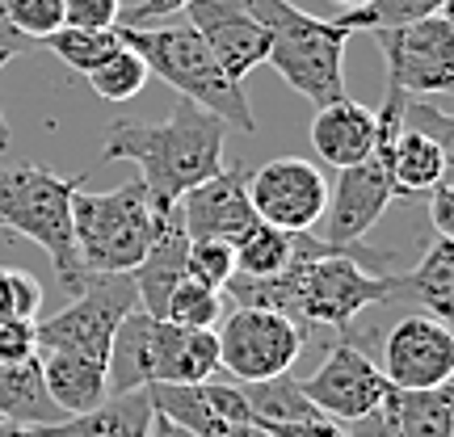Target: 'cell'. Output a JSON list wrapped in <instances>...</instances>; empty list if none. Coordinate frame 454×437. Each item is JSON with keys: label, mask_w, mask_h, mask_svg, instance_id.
Wrapping results in <instances>:
<instances>
[{"label": "cell", "mask_w": 454, "mask_h": 437, "mask_svg": "<svg viewBox=\"0 0 454 437\" xmlns=\"http://www.w3.org/2000/svg\"><path fill=\"white\" fill-rule=\"evenodd\" d=\"M147 400H152V412L177 421L194 437H219L231 425L253 421L240 387H227V383H215V378L211 383H152Z\"/></svg>", "instance_id": "9a60e30c"}, {"label": "cell", "mask_w": 454, "mask_h": 437, "mask_svg": "<svg viewBox=\"0 0 454 437\" xmlns=\"http://www.w3.org/2000/svg\"><path fill=\"white\" fill-rule=\"evenodd\" d=\"M219 337V371H227L236 383H261L286 374L303 354V328L291 316L270 308H236L227 311Z\"/></svg>", "instance_id": "ba28073f"}, {"label": "cell", "mask_w": 454, "mask_h": 437, "mask_svg": "<svg viewBox=\"0 0 454 437\" xmlns=\"http://www.w3.org/2000/svg\"><path fill=\"white\" fill-rule=\"evenodd\" d=\"M135 308H139V294H135L130 274H89L84 291L72 294L64 311L34 320V354L67 349V354L106 357L114 328Z\"/></svg>", "instance_id": "8992f818"}, {"label": "cell", "mask_w": 454, "mask_h": 437, "mask_svg": "<svg viewBox=\"0 0 454 437\" xmlns=\"http://www.w3.org/2000/svg\"><path fill=\"white\" fill-rule=\"evenodd\" d=\"M379 412H383V421L391 425L395 437H454L450 383H442V387H421V391L387 387Z\"/></svg>", "instance_id": "7402d4cb"}, {"label": "cell", "mask_w": 454, "mask_h": 437, "mask_svg": "<svg viewBox=\"0 0 454 437\" xmlns=\"http://www.w3.org/2000/svg\"><path fill=\"white\" fill-rule=\"evenodd\" d=\"M219 311H223V291H215V286L185 274L177 282V291L168 294L160 320H168L177 328H215Z\"/></svg>", "instance_id": "f1b7e54d"}, {"label": "cell", "mask_w": 454, "mask_h": 437, "mask_svg": "<svg viewBox=\"0 0 454 437\" xmlns=\"http://www.w3.org/2000/svg\"><path fill=\"white\" fill-rule=\"evenodd\" d=\"M4 64H9V59L0 55V67ZM4 147H9V122H4V110H0V152H4Z\"/></svg>", "instance_id": "b9f144b4"}, {"label": "cell", "mask_w": 454, "mask_h": 437, "mask_svg": "<svg viewBox=\"0 0 454 437\" xmlns=\"http://www.w3.org/2000/svg\"><path fill=\"white\" fill-rule=\"evenodd\" d=\"M311 147L328 168H349V164L366 160L374 152V110H366L362 101L349 98L316 105Z\"/></svg>", "instance_id": "ac0fdd59"}, {"label": "cell", "mask_w": 454, "mask_h": 437, "mask_svg": "<svg viewBox=\"0 0 454 437\" xmlns=\"http://www.w3.org/2000/svg\"><path fill=\"white\" fill-rule=\"evenodd\" d=\"M404 291L434 316L438 324H450L454 316V240L450 236H434V244L421 253L417 269L404 277Z\"/></svg>", "instance_id": "cb8c5ba5"}, {"label": "cell", "mask_w": 454, "mask_h": 437, "mask_svg": "<svg viewBox=\"0 0 454 437\" xmlns=\"http://www.w3.org/2000/svg\"><path fill=\"white\" fill-rule=\"evenodd\" d=\"M0 13L21 38L43 47L51 34L64 26V0H0Z\"/></svg>", "instance_id": "4dcf8cb0"}, {"label": "cell", "mask_w": 454, "mask_h": 437, "mask_svg": "<svg viewBox=\"0 0 454 437\" xmlns=\"http://www.w3.org/2000/svg\"><path fill=\"white\" fill-rule=\"evenodd\" d=\"M185 257H190V236L177 219V207L168 215L156 219V236L147 244L144 261L130 269V282H135V294H139V308L147 316H164V303L168 294L177 291V282L185 277Z\"/></svg>", "instance_id": "e0dca14e"}, {"label": "cell", "mask_w": 454, "mask_h": 437, "mask_svg": "<svg viewBox=\"0 0 454 437\" xmlns=\"http://www.w3.org/2000/svg\"><path fill=\"white\" fill-rule=\"evenodd\" d=\"M231 253H236V274L240 277H274L282 274L294 257V236L282 231V227L270 223H253L244 236L231 240Z\"/></svg>", "instance_id": "484cf974"}, {"label": "cell", "mask_w": 454, "mask_h": 437, "mask_svg": "<svg viewBox=\"0 0 454 437\" xmlns=\"http://www.w3.org/2000/svg\"><path fill=\"white\" fill-rule=\"evenodd\" d=\"M122 0H64V26L76 30H114L122 17Z\"/></svg>", "instance_id": "d6a6232c"}, {"label": "cell", "mask_w": 454, "mask_h": 437, "mask_svg": "<svg viewBox=\"0 0 454 437\" xmlns=\"http://www.w3.org/2000/svg\"><path fill=\"white\" fill-rule=\"evenodd\" d=\"M395 202V181L391 168L379 156L349 164L337 173V185L328 190V207H325V231H316L328 244H362L371 236V227L387 215V207Z\"/></svg>", "instance_id": "7c38bea8"}, {"label": "cell", "mask_w": 454, "mask_h": 437, "mask_svg": "<svg viewBox=\"0 0 454 437\" xmlns=\"http://www.w3.org/2000/svg\"><path fill=\"white\" fill-rule=\"evenodd\" d=\"M450 0H371V4H357V9H340V26L354 30H395L408 21H421L429 13H446Z\"/></svg>", "instance_id": "83f0119b"}, {"label": "cell", "mask_w": 454, "mask_h": 437, "mask_svg": "<svg viewBox=\"0 0 454 437\" xmlns=\"http://www.w3.org/2000/svg\"><path fill=\"white\" fill-rule=\"evenodd\" d=\"M219 374L215 328H177L168 320L147 324V387L152 383H211Z\"/></svg>", "instance_id": "2e32d148"}, {"label": "cell", "mask_w": 454, "mask_h": 437, "mask_svg": "<svg viewBox=\"0 0 454 437\" xmlns=\"http://www.w3.org/2000/svg\"><path fill=\"white\" fill-rule=\"evenodd\" d=\"M84 185V173L59 177L43 164L0 168V227L34 240L51 261L67 294L84 291V269L72 240V198Z\"/></svg>", "instance_id": "277c9868"}, {"label": "cell", "mask_w": 454, "mask_h": 437, "mask_svg": "<svg viewBox=\"0 0 454 437\" xmlns=\"http://www.w3.org/2000/svg\"><path fill=\"white\" fill-rule=\"evenodd\" d=\"M43 47H47L59 64L72 67V72L89 76L93 67H101L114 51L122 47V38H118V26H114V30H76V26H59Z\"/></svg>", "instance_id": "4316f807"}, {"label": "cell", "mask_w": 454, "mask_h": 437, "mask_svg": "<svg viewBox=\"0 0 454 437\" xmlns=\"http://www.w3.org/2000/svg\"><path fill=\"white\" fill-rule=\"evenodd\" d=\"M38 371H43V387H47L51 404L59 408L64 417L89 412L110 395L106 383V357L89 354H67V349H47L38 354Z\"/></svg>", "instance_id": "d6986e66"}, {"label": "cell", "mask_w": 454, "mask_h": 437, "mask_svg": "<svg viewBox=\"0 0 454 437\" xmlns=\"http://www.w3.org/2000/svg\"><path fill=\"white\" fill-rule=\"evenodd\" d=\"M244 181H248V168L231 164V168H219L207 181L190 185L177 198V219L190 240H211V236L215 240H236L257 223Z\"/></svg>", "instance_id": "5bb4252c"}, {"label": "cell", "mask_w": 454, "mask_h": 437, "mask_svg": "<svg viewBox=\"0 0 454 437\" xmlns=\"http://www.w3.org/2000/svg\"><path fill=\"white\" fill-rule=\"evenodd\" d=\"M64 412L51 404L47 387H43V371H38V354L26 362H0V421L13 425H51Z\"/></svg>", "instance_id": "603a6c76"}, {"label": "cell", "mask_w": 454, "mask_h": 437, "mask_svg": "<svg viewBox=\"0 0 454 437\" xmlns=\"http://www.w3.org/2000/svg\"><path fill=\"white\" fill-rule=\"evenodd\" d=\"M0 437H38V429H30V425H13V421H0Z\"/></svg>", "instance_id": "60d3db41"}, {"label": "cell", "mask_w": 454, "mask_h": 437, "mask_svg": "<svg viewBox=\"0 0 454 437\" xmlns=\"http://www.w3.org/2000/svg\"><path fill=\"white\" fill-rule=\"evenodd\" d=\"M299 391H303L325 417L349 425V421L371 417L374 408L383 404L387 378H383V371L374 366L371 357L357 349L349 332H340V337L328 345L320 371L308 374V378H299Z\"/></svg>", "instance_id": "30bf717a"}, {"label": "cell", "mask_w": 454, "mask_h": 437, "mask_svg": "<svg viewBox=\"0 0 454 437\" xmlns=\"http://www.w3.org/2000/svg\"><path fill=\"white\" fill-rule=\"evenodd\" d=\"M185 4H190V0H139V4L122 9L118 26H147V21H160V17L185 13Z\"/></svg>", "instance_id": "8d00e7d4"}, {"label": "cell", "mask_w": 454, "mask_h": 437, "mask_svg": "<svg viewBox=\"0 0 454 437\" xmlns=\"http://www.w3.org/2000/svg\"><path fill=\"white\" fill-rule=\"evenodd\" d=\"M387 64V84H400L408 98H446L454 89V21L429 13L395 30H371Z\"/></svg>", "instance_id": "52a82bcc"}, {"label": "cell", "mask_w": 454, "mask_h": 437, "mask_svg": "<svg viewBox=\"0 0 454 437\" xmlns=\"http://www.w3.org/2000/svg\"><path fill=\"white\" fill-rule=\"evenodd\" d=\"M429 223H434L438 236H450L454 240V177L450 173L438 185H429Z\"/></svg>", "instance_id": "d590c367"}, {"label": "cell", "mask_w": 454, "mask_h": 437, "mask_svg": "<svg viewBox=\"0 0 454 437\" xmlns=\"http://www.w3.org/2000/svg\"><path fill=\"white\" fill-rule=\"evenodd\" d=\"M340 9H357V4H371V0H337Z\"/></svg>", "instance_id": "7bdbcfd3"}, {"label": "cell", "mask_w": 454, "mask_h": 437, "mask_svg": "<svg viewBox=\"0 0 454 437\" xmlns=\"http://www.w3.org/2000/svg\"><path fill=\"white\" fill-rule=\"evenodd\" d=\"M270 437H345V425L316 412V417H303V421H282V425H261Z\"/></svg>", "instance_id": "e575fe53"}, {"label": "cell", "mask_w": 454, "mask_h": 437, "mask_svg": "<svg viewBox=\"0 0 454 437\" xmlns=\"http://www.w3.org/2000/svg\"><path fill=\"white\" fill-rule=\"evenodd\" d=\"M248 207L261 223L282 227V231H316L328 207V181L303 156H278V160L248 168Z\"/></svg>", "instance_id": "9c48e42d"}, {"label": "cell", "mask_w": 454, "mask_h": 437, "mask_svg": "<svg viewBox=\"0 0 454 437\" xmlns=\"http://www.w3.org/2000/svg\"><path fill=\"white\" fill-rule=\"evenodd\" d=\"M147 76H152V72H147V64L127 47V43H122V47L106 59V64L89 72V84H93V93H98V98H106V101H130L135 93H144Z\"/></svg>", "instance_id": "f546056e"}, {"label": "cell", "mask_w": 454, "mask_h": 437, "mask_svg": "<svg viewBox=\"0 0 454 437\" xmlns=\"http://www.w3.org/2000/svg\"><path fill=\"white\" fill-rule=\"evenodd\" d=\"M345 437H395V433H391V425L383 421V412L374 408L371 417H362V421H349Z\"/></svg>", "instance_id": "74e56055"}, {"label": "cell", "mask_w": 454, "mask_h": 437, "mask_svg": "<svg viewBox=\"0 0 454 437\" xmlns=\"http://www.w3.org/2000/svg\"><path fill=\"white\" fill-rule=\"evenodd\" d=\"M118 38L144 59L152 76L173 84L185 101L211 110L215 118H223L227 127L244 130V135L257 130L253 105L244 98V84L227 81L223 67L215 64L211 47L198 38L190 21L185 26H118Z\"/></svg>", "instance_id": "3957f363"}, {"label": "cell", "mask_w": 454, "mask_h": 437, "mask_svg": "<svg viewBox=\"0 0 454 437\" xmlns=\"http://www.w3.org/2000/svg\"><path fill=\"white\" fill-rule=\"evenodd\" d=\"M4 282H9V311L21 324H34L38 311H43V286L38 277H30L26 269H4Z\"/></svg>", "instance_id": "836d02e7"}, {"label": "cell", "mask_w": 454, "mask_h": 437, "mask_svg": "<svg viewBox=\"0 0 454 437\" xmlns=\"http://www.w3.org/2000/svg\"><path fill=\"white\" fill-rule=\"evenodd\" d=\"M156 236V215L147 207L144 181L135 177L106 194L72 198V240L84 274H130Z\"/></svg>", "instance_id": "5b68a950"}, {"label": "cell", "mask_w": 454, "mask_h": 437, "mask_svg": "<svg viewBox=\"0 0 454 437\" xmlns=\"http://www.w3.org/2000/svg\"><path fill=\"white\" fill-rule=\"evenodd\" d=\"M147 437H194V433H190V429H181L177 421H168V417H160V412H152Z\"/></svg>", "instance_id": "f35d334b"}, {"label": "cell", "mask_w": 454, "mask_h": 437, "mask_svg": "<svg viewBox=\"0 0 454 437\" xmlns=\"http://www.w3.org/2000/svg\"><path fill=\"white\" fill-rule=\"evenodd\" d=\"M147 425H152V400H147V387H139L106 395L89 412L59 417V421L34 425V429L38 437H147Z\"/></svg>", "instance_id": "ffe728a7"}, {"label": "cell", "mask_w": 454, "mask_h": 437, "mask_svg": "<svg viewBox=\"0 0 454 437\" xmlns=\"http://www.w3.org/2000/svg\"><path fill=\"white\" fill-rule=\"evenodd\" d=\"M227 122L202 110L194 101H177V110L164 122H135V118H118L106 130V147L101 160H130L139 168L144 194L152 215L160 219L177 207V198L207 181L211 173L223 168V147H227Z\"/></svg>", "instance_id": "6da1fadb"}, {"label": "cell", "mask_w": 454, "mask_h": 437, "mask_svg": "<svg viewBox=\"0 0 454 437\" xmlns=\"http://www.w3.org/2000/svg\"><path fill=\"white\" fill-rule=\"evenodd\" d=\"M261 26L270 30V59L282 81L291 84L299 98L328 105L345 98V43L349 30L337 17H316L299 9L294 0H244Z\"/></svg>", "instance_id": "7a4b0ae2"}, {"label": "cell", "mask_w": 454, "mask_h": 437, "mask_svg": "<svg viewBox=\"0 0 454 437\" xmlns=\"http://www.w3.org/2000/svg\"><path fill=\"white\" fill-rule=\"evenodd\" d=\"M185 17L198 38L211 47L215 64L223 67L227 81L244 84V76L270 59V30L244 0H190Z\"/></svg>", "instance_id": "4fadbf2b"}, {"label": "cell", "mask_w": 454, "mask_h": 437, "mask_svg": "<svg viewBox=\"0 0 454 437\" xmlns=\"http://www.w3.org/2000/svg\"><path fill=\"white\" fill-rule=\"evenodd\" d=\"M391 181H395V198H417L429 194V185H438L450 173V144H442L421 127H400L395 144L387 156Z\"/></svg>", "instance_id": "44dd1931"}, {"label": "cell", "mask_w": 454, "mask_h": 437, "mask_svg": "<svg viewBox=\"0 0 454 437\" xmlns=\"http://www.w3.org/2000/svg\"><path fill=\"white\" fill-rule=\"evenodd\" d=\"M240 395L257 425L303 421V417H316V412H320V408L299 391V378H294L291 371L274 374V378H261V383H240Z\"/></svg>", "instance_id": "d4e9b609"}, {"label": "cell", "mask_w": 454, "mask_h": 437, "mask_svg": "<svg viewBox=\"0 0 454 437\" xmlns=\"http://www.w3.org/2000/svg\"><path fill=\"white\" fill-rule=\"evenodd\" d=\"M185 274L207 282L215 291H223L231 274H236V253H231V240H190V257H185Z\"/></svg>", "instance_id": "1f68e13d"}, {"label": "cell", "mask_w": 454, "mask_h": 437, "mask_svg": "<svg viewBox=\"0 0 454 437\" xmlns=\"http://www.w3.org/2000/svg\"><path fill=\"white\" fill-rule=\"evenodd\" d=\"M219 437H270V433H265L257 421H244V425H231V429H227V433H219Z\"/></svg>", "instance_id": "ab89813d"}, {"label": "cell", "mask_w": 454, "mask_h": 437, "mask_svg": "<svg viewBox=\"0 0 454 437\" xmlns=\"http://www.w3.org/2000/svg\"><path fill=\"white\" fill-rule=\"evenodd\" d=\"M383 378L387 387L421 391L454 378V332L434 316H404L383 337Z\"/></svg>", "instance_id": "8fae6325"}]
</instances>
